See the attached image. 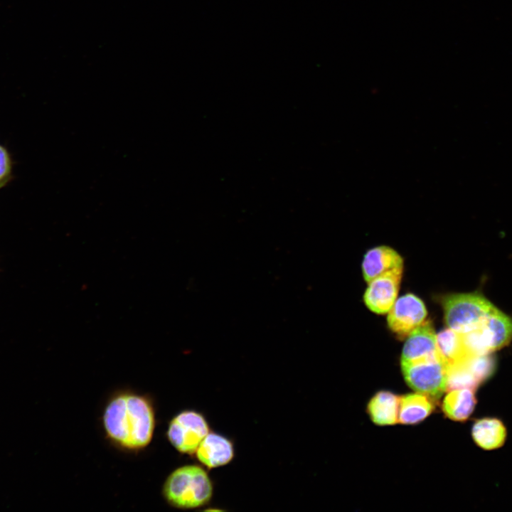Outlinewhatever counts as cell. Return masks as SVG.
I'll use <instances>...</instances> for the list:
<instances>
[{"label": "cell", "mask_w": 512, "mask_h": 512, "mask_svg": "<svg viewBox=\"0 0 512 512\" xmlns=\"http://www.w3.org/2000/svg\"><path fill=\"white\" fill-rule=\"evenodd\" d=\"M103 423L108 437L121 447L141 449L151 442L155 426L151 403L141 395L123 393L105 408Z\"/></svg>", "instance_id": "6da1fadb"}, {"label": "cell", "mask_w": 512, "mask_h": 512, "mask_svg": "<svg viewBox=\"0 0 512 512\" xmlns=\"http://www.w3.org/2000/svg\"><path fill=\"white\" fill-rule=\"evenodd\" d=\"M208 434V425L199 413L183 411L171 421L167 437L171 444L180 452L192 454Z\"/></svg>", "instance_id": "8992f818"}, {"label": "cell", "mask_w": 512, "mask_h": 512, "mask_svg": "<svg viewBox=\"0 0 512 512\" xmlns=\"http://www.w3.org/2000/svg\"><path fill=\"white\" fill-rule=\"evenodd\" d=\"M476 404L474 390L470 388L452 390L444 398L442 409L449 419L464 422L473 412Z\"/></svg>", "instance_id": "9a60e30c"}, {"label": "cell", "mask_w": 512, "mask_h": 512, "mask_svg": "<svg viewBox=\"0 0 512 512\" xmlns=\"http://www.w3.org/2000/svg\"><path fill=\"white\" fill-rule=\"evenodd\" d=\"M388 313V327L400 338L407 337L424 323L427 316L425 304L412 294L397 299Z\"/></svg>", "instance_id": "52a82bcc"}, {"label": "cell", "mask_w": 512, "mask_h": 512, "mask_svg": "<svg viewBox=\"0 0 512 512\" xmlns=\"http://www.w3.org/2000/svg\"><path fill=\"white\" fill-rule=\"evenodd\" d=\"M464 363L480 385L494 375L496 367L491 353L469 356Z\"/></svg>", "instance_id": "e0dca14e"}, {"label": "cell", "mask_w": 512, "mask_h": 512, "mask_svg": "<svg viewBox=\"0 0 512 512\" xmlns=\"http://www.w3.org/2000/svg\"><path fill=\"white\" fill-rule=\"evenodd\" d=\"M401 368L407 384L418 393L436 400L447 390L449 366L442 358L402 364Z\"/></svg>", "instance_id": "5b68a950"}, {"label": "cell", "mask_w": 512, "mask_h": 512, "mask_svg": "<svg viewBox=\"0 0 512 512\" xmlns=\"http://www.w3.org/2000/svg\"><path fill=\"white\" fill-rule=\"evenodd\" d=\"M362 270L365 280L369 283L383 274L402 272L403 260L395 250L388 246L375 247L366 253Z\"/></svg>", "instance_id": "30bf717a"}, {"label": "cell", "mask_w": 512, "mask_h": 512, "mask_svg": "<svg viewBox=\"0 0 512 512\" xmlns=\"http://www.w3.org/2000/svg\"><path fill=\"white\" fill-rule=\"evenodd\" d=\"M442 302L448 328L462 334L480 327L497 309L483 295L474 293L450 294Z\"/></svg>", "instance_id": "3957f363"}, {"label": "cell", "mask_w": 512, "mask_h": 512, "mask_svg": "<svg viewBox=\"0 0 512 512\" xmlns=\"http://www.w3.org/2000/svg\"><path fill=\"white\" fill-rule=\"evenodd\" d=\"M11 172V163L6 151L0 146V187L8 180Z\"/></svg>", "instance_id": "d6986e66"}, {"label": "cell", "mask_w": 512, "mask_h": 512, "mask_svg": "<svg viewBox=\"0 0 512 512\" xmlns=\"http://www.w3.org/2000/svg\"><path fill=\"white\" fill-rule=\"evenodd\" d=\"M471 435L478 446L486 450H491L501 447L505 443L506 429L500 420L484 417L474 423Z\"/></svg>", "instance_id": "5bb4252c"}, {"label": "cell", "mask_w": 512, "mask_h": 512, "mask_svg": "<svg viewBox=\"0 0 512 512\" xmlns=\"http://www.w3.org/2000/svg\"><path fill=\"white\" fill-rule=\"evenodd\" d=\"M433 398L421 393H408L399 398L398 422L403 425H415L427 418L434 410Z\"/></svg>", "instance_id": "7c38bea8"}, {"label": "cell", "mask_w": 512, "mask_h": 512, "mask_svg": "<svg viewBox=\"0 0 512 512\" xmlns=\"http://www.w3.org/2000/svg\"><path fill=\"white\" fill-rule=\"evenodd\" d=\"M402 272H390L380 276L368 284L364 294L366 306L376 314H385L397 299Z\"/></svg>", "instance_id": "9c48e42d"}, {"label": "cell", "mask_w": 512, "mask_h": 512, "mask_svg": "<svg viewBox=\"0 0 512 512\" xmlns=\"http://www.w3.org/2000/svg\"><path fill=\"white\" fill-rule=\"evenodd\" d=\"M198 460L208 468L228 464L233 457V447L227 438L208 433L196 449Z\"/></svg>", "instance_id": "8fae6325"}, {"label": "cell", "mask_w": 512, "mask_h": 512, "mask_svg": "<svg viewBox=\"0 0 512 512\" xmlns=\"http://www.w3.org/2000/svg\"><path fill=\"white\" fill-rule=\"evenodd\" d=\"M462 337L469 356L491 353L512 341V319L497 309L480 327Z\"/></svg>", "instance_id": "277c9868"}, {"label": "cell", "mask_w": 512, "mask_h": 512, "mask_svg": "<svg viewBox=\"0 0 512 512\" xmlns=\"http://www.w3.org/2000/svg\"><path fill=\"white\" fill-rule=\"evenodd\" d=\"M212 492V484L207 473L196 465L178 468L169 475L164 486L166 500L181 508H193L206 504Z\"/></svg>", "instance_id": "7a4b0ae2"}, {"label": "cell", "mask_w": 512, "mask_h": 512, "mask_svg": "<svg viewBox=\"0 0 512 512\" xmlns=\"http://www.w3.org/2000/svg\"><path fill=\"white\" fill-rule=\"evenodd\" d=\"M437 358L441 356L437 346V334L431 322L425 321L407 336L402 351L401 365Z\"/></svg>", "instance_id": "ba28073f"}, {"label": "cell", "mask_w": 512, "mask_h": 512, "mask_svg": "<svg viewBox=\"0 0 512 512\" xmlns=\"http://www.w3.org/2000/svg\"><path fill=\"white\" fill-rule=\"evenodd\" d=\"M399 398L398 395L388 390L377 392L367 405L370 420L379 426L396 424L398 422Z\"/></svg>", "instance_id": "4fadbf2b"}, {"label": "cell", "mask_w": 512, "mask_h": 512, "mask_svg": "<svg viewBox=\"0 0 512 512\" xmlns=\"http://www.w3.org/2000/svg\"><path fill=\"white\" fill-rule=\"evenodd\" d=\"M464 360L449 366L447 390L470 388L476 390L480 385L465 364Z\"/></svg>", "instance_id": "ac0fdd59"}, {"label": "cell", "mask_w": 512, "mask_h": 512, "mask_svg": "<svg viewBox=\"0 0 512 512\" xmlns=\"http://www.w3.org/2000/svg\"><path fill=\"white\" fill-rule=\"evenodd\" d=\"M437 346L439 356L449 366L462 362L469 356L462 334L449 328L437 334Z\"/></svg>", "instance_id": "2e32d148"}]
</instances>
